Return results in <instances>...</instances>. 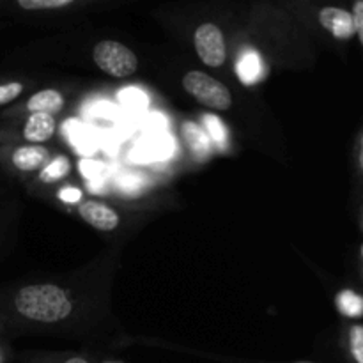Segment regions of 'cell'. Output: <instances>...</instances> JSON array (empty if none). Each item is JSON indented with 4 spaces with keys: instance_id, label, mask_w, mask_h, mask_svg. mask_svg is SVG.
I'll return each mask as SVG.
<instances>
[{
    "instance_id": "6da1fadb",
    "label": "cell",
    "mask_w": 363,
    "mask_h": 363,
    "mask_svg": "<svg viewBox=\"0 0 363 363\" xmlns=\"http://www.w3.org/2000/svg\"><path fill=\"white\" fill-rule=\"evenodd\" d=\"M13 307L28 321L53 325L69 318L73 301L69 293L57 284H30L14 294Z\"/></svg>"
},
{
    "instance_id": "7a4b0ae2",
    "label": "cell",
    "mask_w": 363,
    "mask_h": 363,
    "mask_svg": "<svg viewBox=\"0 0 363 363\" xmlns=\"http://www.w3.org/2000/svg\"><path fill=\"white\" fill-rule=\"evenodd\" d=\"M183 89L201 105L211 110L225 112L233 106V94L227 85L202 71H188L183 77Z\"/></svg>"
},
{
    "instance_id": "3957f363",
    "label": "cell",
    "mask_w": 363,
    "mask_h": 363,
    "mask_svg": "<svg viewBox=\"0 0 363 363\" xmlns=\"http://www.w3.org/2000/svg\"><path fill=\"white\" fill-rule=\"evenodd\" d=\"M92 59L103 73L113 78L130 77L138 67V59L133 50L128 48L124 43L113 41V39L99 41L94 46Z\"/></svg>"
},
{
    "instance_id": "277c9868",
    "label": "cell",
    "mask_w": 363,
    "mask_h": 363,
    "mask_svg": "<svg viewBox=\"0 0 363 363\" xmlns=\"http://www.w3.org/2000/svg\"><path fill=\"white\" fill-rule=\"evenodd\" d=\"M195 52L202 64L208 67L223 66L227 59L225 39H223L222 30L215 23H201L195 28L194 34Z\"/></svg>"
},
{
    "instance_id": "5b68a950",
    "label": "cell",
    "mask_w": 363,
    "mask_h": 363,
    "mask_svg": "<svg viewBox=\"0 0 363 363\" xmlns=\"http://www.w3.org/2000/svg\"><path fill=\"white\" fill-rule=\"evenodd\" d=\"M78 215L85 220L91 227L101 233H110L119 227L121 218L119 213L112 209L110 206L103 204V202L94 201V199H87L82 201L78 206Z\"/></svg>"
},
{
    "instance_id": "8992f818",
    "label": "cell",
    "mask_w": 363,
    "mask_h": 363,
    "mask_svg": "<svg viewBox=\"0 0 363 363\" xmlns=\"http://www.w3.org/2000/svg\"><path fill=\"white\" fill-rule=\"evenodd\" d=\"M9 162L18 172H34V170H41L50 162V151L45 145L21 144L9 152Z\"/></svg>"
},
{
    "instance_id": "52a82bcc",
    "label": "cell",
    "mask_w": 363,
    "mask_h": 363,
    "mask_svg": "<svg viewBox=\"0 0 363 363\" xmlns=\"http://www.w3.org/2000/svg\"><path fill=\"white\" fill-rule=\"evenodd\" d=\"M319 23L337 39H347L353 38L357 32H354V23H353V14L346 9H340V7H323L319 11Z\"/></svg>"
},
{
    "instance_id": "ba28073f",
    "label": "cell",
    "mask_w": 363,
    "mask_h": 363,
    "mask_svg": "<svg viewBox=\"0 0 363 363\" xmlns=\"http://www.w3.org/2000/svg\"><path fill=\"white\" fill-rule=\"evenodd\" d=\"M57 121L48 113H28L21 128V137L32 145H43L55 135Z\"/></svg>"
},
{
    "instance_id": "9c48e42d",
    "label": "cell",
    "mask_w": 363,
    "mask_h": 363,
    "mask_svg": "<svg viewBox=\"0 0 363 363\" xmlns=\"http://www.w3.org/2000/svg\"><path fill=\"white\" fill-rule=\"evenodd\" d=\"M64 108V96L57 89H43L34 92L25 103V110L28 113H48L55 117Z\"/></svg>"
},
{
    "instance_id": "30bf717a",
    "label": "cell",
    "mask_w": 363,
    "mask_h": 363,
    "mask_svg": "<svg viewBox=\"0 0 363 363\" xmlns=\"http://www.w3.org/2000/svg\"><path fill=\"white\" fill-rule=\"evenodd\" d=\"M181 131H183L184 142L190 147V151L194 152L195 158L201 160V162L209 158V155H211V142H209V137L204 131V128L195 124L194 121H184Z\"/></svg>"
},
{
    "instance_id": "8fae6325",
    "label": "cell",
    "mask_w": 363,
    "mask_h": 363,
    "mask_svg": "<svg viewBox=\"0 0 363 363\" xmlns=\"http://www.w3.org/2000/svg\"><path fill=\"white\" fill-rule=\"evenodd\" d=\"M69 172H71L69 158L64 155H57L55 158L50 160V162L43 167L41 172H39V181L45 184L55 183V181L64 179Z\"/></svg>"
},
{
    "instance_id": "7c38bea8",
    "label": "cell",
    "mask_w": 363,
    "mask_h": 363,
    "mask_svg": "<svg viewBox=\"0 0 363 363\" xmlns=\"http://www.w3.org/2000/svg\"><path fill=\"white\" fill-rule=\"evenodd\" d=\"M262 73L261 59L255 52H245L243 55L240 57V62H238V74L243 80V84H254Z\"/></svg>"
},
{
    "instance_id": "4fadbf2b",
    "label": "cell",
    "mask_w": 363,
    "mask_h": 363,
    "mask_svg": "<svg viewBox=\"0 0 363 363\" xmlns=\"http://www.w3.org/2000/svg\"><path fill=\"white\" fill-rule=\"evenodd\" d=\"M142 149H144L145 156H149V158H155V160H165L169 158V156H172V151H174V142L172 138H169L167 135H155V137H151L149 140L144 142V145H142Z\"/></svg>"
},
{
    "instance_id": "5bb4252c",
    "label": "cell",
    "mask_w": 363,
    "mask_h": 363,
    "mask_svg": "<svg viewBox=\"0 0 363 363\" xmlns=\"http://www.w3.org/2000/svg\"><path fill=\"white\" fill-rule=\"evenodd\" d=\"M337 307L346 318H362L363 315V296L353 291H342L337 296Z\"/></svg>"
},
{
    "instance_id": "9a60e30c",
    "label": "cell",
    "mask_w": 363,
    "mask_h": 363,
    "mask_svg": "<svg viewBox=\"0 0 363 363\" xmlns=\"http://www.w3.org/2000/svg\"><path fill=\"white\" fill-rule=\"evenodd\" d=\"M66 126H69V130H66V133H69L71 142H73V145L78 151L91 152L92 149H94L92 137L91 133H89L87 126L80 124L78 121H69V123H66Z\"/></svg>"
},
{
    "instance_id": "2e32d148",
    "label": "cell",
    "mask_w": 363,
    "mask_h": 363,
    "mask_svg": "<svg viewBox=\"0 0 363 363\" xmlns=\"http://www.w3.org/2000/svg\"><path fill=\"white\" fill-rule=\"evenodd\" d=\"M204 126H206V133H208L209 140H213L215 144L223 145L227 140V130H225V124L222 123L220 117H216L215 113H206L204 116Z\"/></svg>"
},
{
    "instance_id": "e0dca14e",
    "label": "cell",
    "mask_w": 363,
    "mask_h": 363,
    "mask_svg": "<svg viewBox=\"0 0 363 363\" xmlns=\"http://www.w3.org/2000/svg\"><path fill=\"white\" fill-rule=\"evenodd\" d=\"M119 99L128 110H133V112H140L147 106V96L140 91V89H124L119 92Z\"/></svg>"
},
{
    "instance_id": "ac0fdd59",
    "label": "cell",
    "mask_w": 363,
    "mask_h": 363,
    "mask_svg": "<svg viewBox=\"0 0 363 363\" xmlns=\"http://www.w3.org/2000/svg\"><path fill=\"white\" fill-rule=\"evenodd\" d=\"M74 4V0H18L16 6L23 11H50L64 9Z\"/></svg>"
},
{
    "instance_id": "d6986e66",
    "label": "cell",
    "mask_w": 363,
    "mask_h": 363,
    "mask_svg": "<svg viewBox=\"0 0 363 363\" xmlns=\"http://www.w3.org/2000/svg\"><path fill=\"white\" fill-rule=\"evenodd\" d=\"M25 85L21 82L11 80V82H2L0 84V106H6L9 103L16 101L21 94H23Z\"/></svg>"
},
{
    "instance_id": "ffe728a7",
    "label": "cell",
    "mask_w": 363,
    "mask_h": 363,
    "mask_svg": "<svg viewBox=\"0 0 363 363\" xmlns=\"http://www.w3.org/2000/svg\"><path fill=\"white\" fill-rule=\"evenodd\" d=\"M78 167H80L82 176H85L91 181H99L106 172V165L105 163L98 162V160H91V158L82 160V162L78 163Z\"/></svg>"
},
{
    "instance_id": "44dd1931",
    "label": "cell",
    "mask_w": 363,
    "mask_h": 363,
    "mask_svg": "<svg viewBox=\"0 0 363 363\" xmlns=\"http://www.w3.org/2000/svg\"><path fill=\"white\" fill-rule=\"evenodd\" d=\"M350 347L354 362L363 363V325H357L350 332Z\"/></svg>"
},
{
    "instance_id": "7402d4cb",
    "label": "cell",
    "mask_w": 363,
    "mask_h": 363,
    "mask_svg": "<svg viewBox=\"0 0 363 363\" xmlns=\"http://www.w3.org/2000/svg\"><path fill=\"white\" fill-rule=\"evenodd\" d=\"M353 23H354V32L360 38V43L363 45V0H358L353 6Z\"/></svg>"
},
{
    "instance_id": "603a6c76",
    "label": "cell",
    "mask_w": 363,
    "mask_h": 363,
    "mask_svg": "<svg viewBox=\"0 0 363 363\" xmlns=\"http://www.w3.org/2000/svg\"><path fill=\"white\" fill-rule=\"evenodd\" d=\"M59 199L62 202H67V204H77V202L82 201V190L73 186L62 188V190L59 191Z\"/></svg>"
},
{
    "instance_id": "cb8c5ba5",
    "label": "cell",
    "mask_w": 363,
    "mask_h": 363,
    "mask_svg": "<svg viewBox=\"0 0 363 363\" xmlns=\"http://www.w3.org/2000/svg\"><path fill=\"white\" fill-rule=\"evenodd\" d=\"M64 363H89V362L82 357H71V358H67Z\"/></svg>"
},
{
    "instance_id": "d4e9b609",
    "label": "cell",
    "mask_w": 363,
    "mask_h": 363,
    "mask_svg": "<svg viewBox=\"0 0 363 363\" xmlns=\"http://www.w3.org/2000/svg\"><path fill=\"white\" fill-rule=\"evenodd\" d=\"M360 163H362V169H363V137H362V155H360Z\"/></svg>"
},
{
    "instance_id": "484cf974",
    "label": "cell",
    "mask_w": 363,
    "mask_h": 363,
    "mask_svg": "<svg viewBox=\"0 0 363 363\" xmlns=\"http://www.w3.org/2000/svg\"><path fill=\"white\" fill-rule=\"evenodd\" d=\"M0 363H4V351H2V347H0Z\"/></svg>"
},
{
    "instance_id": "4316f807",
    "label": "cell",
    "mask_w": 363,
    "mask_h": 363,
    "mask_svg": "<svg viewBox=\"0 0 363 363\" xmlns=\"http://www.w3.org/2000/svg\"><path fill=\"white\" fill-rule=\"evenodd\" d=\"M296 363H311V362H296Z\"/></svg>"
},
{
    "instance_id": "83f0119b",
    "label": "cell",
    "mask_w": 363,
    "mask_h": 363,
    "mask_svg": "<svg viewBox=\"0 0 363 363\" xmlns=\"http://www.w3.org/2000/svg\"><path fill=\"white\" fill-rule=\"evenodd\" d=\"M362 255H363V245H362Z\"/></svg>"
}]
</instances>
